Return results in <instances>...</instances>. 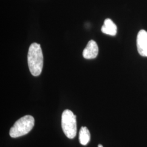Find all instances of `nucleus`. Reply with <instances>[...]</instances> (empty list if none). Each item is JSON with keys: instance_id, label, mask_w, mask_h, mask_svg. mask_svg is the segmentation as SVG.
<instances>
[{"instance_id": "nucleus-2", "label": "nucleus", "mask_w": 147, "mask_h": 147, "mask_svg": "<svg viewBox=\"0 0 147 147\" xmlns=\"http://www.w3.org/2000/svg\"><path fill=\"white\" fill-rule=\"evenodd\" d=\"M34 119L31 116H24L16 121L11 127L9 135L12 138H17L26 135L33 129Z\"/></svg>"}, {"instance_id": "nucleus-5", "label": "nucleus", "mask_w": 147, "mask_h": 147, "mask_svg": "<svg viewBox=\"0 0 147 147\" xmlns=\"http://www.w3.org/2000/svg\"><path fill=\"white\" fill-rule=\"evenodd\" d=\"M98 53L99 48L96 42L91 40L88 42L83 51V57L86 59H93L96 57Z\"/></svg>"}, {"instance_id": "nucleus-3", "label": "nucleus", "mask_w": 147, "mask_h": 147, "mask_svg": "<svg viewBox=\"0 0 147 147\" xmlns=\"http://www.w3.org/2000/svg\"><path fill=\"white\" fill-rule=\"evenodd\" d=\"M62 127L65 136L73 139L76 135L77 122L76 116L71 111L65 110L62 115Z\"/></svg>"}, {"instance_id": "nucleus-1", "label": "nucleus", "mask_w": 147, "mask_h": 147, "mask_svg": "<svg viewBox=\"0 0 147 147\" xmlns=\"http://www.w3.org/2000/svg\"><path fill=\"white\" fill-rule=\"evenodd\" d=\"M27 61L32 75L34 76H39L42 73L43 67V55L40 44L34 42L30 45Z\"/></svg>"}, {"instance_id": "nucleus-7", "label": "nucleus", "mask_w": 147, "mask_h": 147, "mask_svg": "<svg viewBox=\"0 0 147 147\" xmlns=\"http://www.w3.org/2000/svg\"><path fill=\"white\" fill-rule=\"evenodd\" d=\"M90 140V132L86 126L81 127L79 132V141L82 145H87Z\"/></svg>"}, {"instance_id": "nucleus-4", "label": "nucleus", "mask_w": 147, "mask_h": 147, "mask_svg": "<svg viewBox=\"0 0 147 147\" xmlns=\"http://www.w3.org/2000/svg\"><path fill=\"white\" fill-rule=\"evenodd\" d=\"M137 47L140 55L147 57V32L141 30L137 37Z\"/></svg>"}, {"instance_id": "nucleus-8", "label": "nucleus", "mask_w": 147, "mask_h": 147, "mask_svg": "<svg viewBox=\"0 0 147 147\" xmlns=\"http://www.w3.org/2000/svg\"><path fill=\"white\" fill-rule=\"evenodd\" d=\"M98 147H103V146H102V145H101V144H99L98 145Z\"/></svg>"}, {"instance_id": "nucleus-6", "label": "nucleus", "mask_w": 147, "mask_h": 147, "mask_svg": "<svg viewBox=\"0 0 147 147\" xmlns=\"http://www.w3.org/2000/svg\"><path fill=\"white\" fill-rule=\"evenodd\" d=\"M117 29L116 24L110 19H106L101 27V31L106 34L115 36L117 34Z\"/></svg>"}]
</instances>
